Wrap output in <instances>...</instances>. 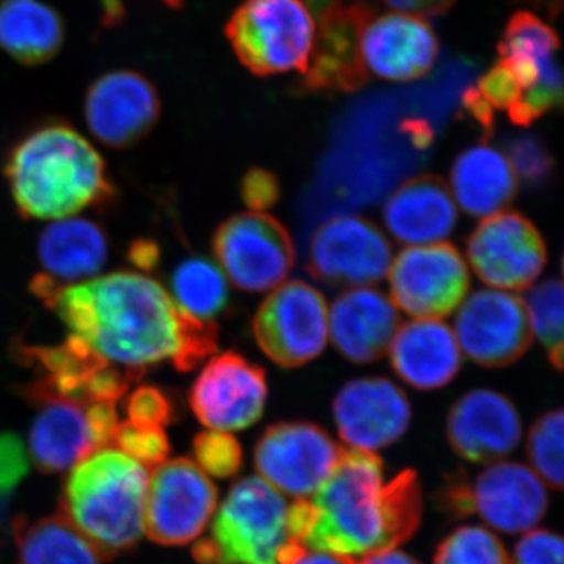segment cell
<instances>
[{
	"instance_id": "1",
	"label": "cell",
	"mask_w": 564,
	"mask_h": 564,
	"mask_svg": "<svg viewBox=\"0 0 564 564\" xmlns=\"http://www.w3.org/2000/svg\"><path fill=\"white\" fill-rule=\"evenodd\" d=\"M43 303L58 314L70 336L140 378L162 362L191 372L218 348L217 325L184 313L144 274L118 272L57 285Z\"/></svg>"
},
{
	"instance_id": "2",
	"label": "cell",
	"mask_w": 564,
	"mask_h": 564,
	"mask_svg": "<svg viewBox=\"0 0 564 564\" xmlns=\"http://www.w3.org/2000/svg\"><path fill=\"white\" fill-rule=\"evenodd\" d=\"M421 519L417 474L403 470L384 485L380 456L356 448H343L313 500L289 505L292 540L347 564L406 543Z\"/></svg>"
},
{
	"instance_id": "3",
	"label": "cell",
	"mask_w": 564,
	"mask_h": 564,
	"mask_svg": "<svg viewBox=\"0 0 564 564\" xmlns=\"http://www.w3.org/2000/svg\"><path fill=\"white\" fill-rule=\"evenodd\" d=\"M6 176L18 210L33 220H62L113 199L104 159L63 122L24 137L10 152Z\"/></svg>"
},
{
	"instance_id": "4",
	"label": "cell",
	"mask_w": 564,
	"mask_h": 564,
	"mask_svg": "<svg viewBox=\"0 0 564 564\" xmlns=\"http://www.w3.org/2000/svg\"><path fill=\"white\" fill-rule=\"evenodd\" d=\"M148 473L117 448L104 447L70 469L63 486V518L111 560L131 551L144 533Z\"/></svg>"
},
{
	"instance_id": "5",
	"label": "cell",
	"mask_w": 564,
	"mask_h": 564,
	"mask_svg": "<svg viewBox=\"0 0 564 564\" xmlns=\"http://www.w3.org/2000/svg\"><path fill=\"white\" fill-rule=\"evenodd\" d=\"M291 541L282 494L262 478L247 477L232 486L193 556L198 564H280L281 551Z\"/></svg>"
},
{
	"instance_id": "6",
	"label": "cell",
	"mask_w": 564,
	"mask_h": 564,
	"mask_svg": "<svg viewBox=\"0 0 564 564\" xmlns=\"http://www.w3.org/2000/svg\"><path fill=\"white\" fill-rule=\"evenodd\" d=\"M226 35L239 61L258 76L304 74L315 21L304 0H247L226 25Z\"/></svg>"
},
{
	"instance_id": "7",
	"label": "cell",
	"mask_w": 564,
	"mask_h": 564,
	"mask_svg": "<svg viewBox=\"0 0 564 564\" xmlns=\"http://www.w3.org/2000/svg\"><path fill=\"white\" fill-rule=\"evenodd\" d=\"M214 252L223 272L245 292L272 291L295 263L291 234L272 215L245 212L221 223Z\"/></svg>"
},
{
	"instance_id": "8",
	"label": "cell",
	"mask_w": 564,
	"mask_h": 564,
	"mask_svg": "<svg viewBox=\"0 0 564 564\" xmlns=\"http://www.w3.org/2000/svg\"><path fill=\"white\" fill-rule=\"evenodd\" d=\"M252 334L278 366H304L328 343V306L322 293L307 282H282L252 318Z\"/></svg>"
},
{
	"instance_id": "9",
	"label": "cell",
	"mask_w": 564,
	"mask_h": 564,
	"mask_svg": "<svg viewBox=\"0 0 564 564\" xmlns=\"http://www.w3.org/2000/svg\"><path fill=\"white\" fill-rule=\"evenodd\" d=\"M444 505L452 514L475 513L494 529L514 534L540 524L547 511V492L524 464L497 463L478 474L474 484L451 485Z\"/></svg>"
},
{
	"instance_id": "10",
	"label": "cell",
	"mask_w": 564,
	"mask_h": 564,
	"mask_svg": "<svg viewBox=\"0 0 564 564\" xmlns=\"http://www.w3.org/2000/svg\"><path fill=\"white\" fill-rule=\"evenodd\" d=\"M218 491L192 459L163 462L151 475L143 529L154 543L184 545L196 540L217 508Z\"/></svg>"
},
{
	"instance_id": "11",
	"label": "cell",
	"mask_w": 564,
	"mask_h": 564,
	"mask_svg": "<svg viewBox=\"0 0 564 564\" xmlns=\"http://www.w3.org/2000/svg\"><path fill=\"white\" fill-rule=\"evenodd\" d=\"M499 57L521 93V101L508 111L516 124H530L562 104L558 39L540 18L514 14L503 33Z\"/></svg>"
},
{
	"instance_id": "12",
	"label": "cell",
	"mask_w": 564,
	"mask_h": 564,
	"mask_svg": "<svg viewBox=\"0 0 564 564\" xmlns=\"http://www.w3.org/2000/svg\"><path fill=\"white\" fill-rule=\"evenodd\" d=\"M314 11L313 54L302 87L351 91L367 80L361 58L364 29L375 17L370 0H310Z\"/></svg>"
},
{
	"instance_id": "13",
	"label": "cell",
	"mask_w": 564,
	"mask_h": 564,
	"mask_svg": "<svg viewBox=\"0 0 564 564\" xmlns=\"http://www.w3.org/2000/svg\"><path fill=\"white\" fill-rule=\"evenodd\" d=\"M397 310L414 318H441L458 310L470 288L466 259L451 243L408 247L389 269Z\"/></svg>"
},
{
	"instance_id": "14",
	"label": "cell",
	"mask_w": 564,
	"mask_h": 564,
	"mask_svg": "<svg viewBox=\"0 0 564 564\" xmlns=\"http://www.w3.org/2000/svg\"><path fill=\"white\" fill-rule=\"evenodd\" d=\"M343 448L315 423L281 422L262 433L254 448L256 470L278 492L314 496L332 475Z\"/></svg>"
},
{
	"instance_id": "15",
	"label": "cell",
	"mask_w": 564,
	"mask_h": 564,
	"mask_svg": "<svg viewBox=\"0 0 564 564\" xmlns=\"http://www.w3.org/2000/svg\"><path fill=\"white\" fill-rule=\"evenodd\" d=\"M467 259L477 276L491 289L530 288L547 261L536 226L518 212H499L484 218L467 240Z\"/></svg>"
},
{
	"instance_id": "16",
	"label": "cell",
	"mask_w": 564,
	"mask_h": 564,
	"mask_svg": "<svg viewBox=\"0 0 564 564\" xmlns=\"http://www.w3.org/2000/svg\"><path fill=\"white\" fill-rule=\"evenodd\" d=\"M392 259L391 243L375 223L337 215L315 231L307 269L326 284L364 288L383 280Z\"/></svg>"
},
{
	"instance_id": "17",
	"label": "cell",
	"mask_w": 564,
	"mask_h": 564,
	"mask_svg": "<svg viewBox=\"0 0 564 564\" xmlns=\"http://www.w3.org/2000/svg\"><path fill=\"white\" fill-rule=\"evenodd\" d=\"M454 334L459 350L484 367L518 361L532 344L524 300L499 289L470 293L458 306Z\"/></svg>"
},
{
	"instance_id": "18",
	"label": "cell",
	"mask_w": 564,
	"mask_h": 564,
	"mask_svg": "<svg viewBox=\"0 0 564 564\" xmlns=\"http://www.w3.org/2000/svg\"><path fill=\"white\" fill-rule=\"evenodd\" d=\"M269 386L261 367L234 351L215 356L193 383L188 402L203 425L239 432L254 425L265 410Z\"/></svg>"
},
{
	"instance_id": "19",
	"label": "cell",
	"mask_w": 564,
	"mask_h": 564,
	"mask_svg": "<svg viewBox=\"0 0 564 564\" xmlns=\"http://www.w3.org/2000/svg\"><path fill=\"white\" fill-rule=\"evenodd\" d=\"M88 129L106 147L124 150L158 124L161 98L147 77L133 70L104 74L85 96Z\"/></svg>"
},
{
	"instance_id": "20",
	"label": "cell",
	"mask_w": 564,
	"mask_h": 564,
	"mask_svg": "<svg viewBox=\"0 0 564 564\" xmlns=\"http://www.w3.org/2000/svg\"><path fill=\"white\" fill-rule=\"evenodd\" d=\"M333 413L340 440L356 451L388 447L403 436L411 422L406 393L381 377L345 384L334 399Z\"/></svg>"
},
{
	"instance_id": "21",
	"label": "cell",
	"mask_w": 564,
	"mask_h": 564,
	"mask_svg": "<svg viewBox=\"0 0 564 564\" xmlns=\"http://www.w3.org/2000/svg\"><path fill=\"white\" fill-rule=\"evenodd\" d=\"M447 437L455 454L466 462H499L518 447L522 422L514 404L502 393L475 389L452 408Z\"/></svg>"
},
{
	"instance_id": "22",
	"label": "cell",
	"mask_w": 564,
	"mask_h": 564,
	"mask_svg": "<svg viewBox=\"0 0 564 564\" xmlns=\"http://www.w3.org/2000/svg\"><path fill=\"white\" fill-rule=\"evenodd\" d=\"M437 52L440 44L425 18L393 11L373 17L364 29V68L381 79H419L433 68Z\"/></svg>"
},
{
	"instance_id": "23",
	"label": "cell",
	"mask_w": 564,
	"mask_h": 564,
	"mask_svg": "<svg viewBox=\"0 0 564 564\" xmlns=\"http://www.w3.org/2000/svg\"><path fill=\"white\" fill-rule=\"evenodd\" d=\"M399 326V310L391 296L369 285L340 293L328 310V337L355 364L383 358Z\"/></svg>"
},
{
	"instance_id": "24",
	"label": "cell",
	"mask_w": 564,
	"mask_h": 564,
	"mask_svg": "<svg viewBox=\"0 0 564 564\" xmlns=\"http://www.w3.org/2000/svg\"><path fill=\"white\" fill-rule=\"evenodd\" d=\"M24 397L39 408L29 445L33 463L41 473H66L98 451L88 429L87 403L51 395L29 384Z\"/></svg>"
},
{
	"instance_id": "25",
	"label": "cell",
	"mask_w": 564,
	"mask_h": 564,
	"mask_svg": "<svg viewBox=\"0 0 564 564\" xmlns=\"http://www.w3.org/2000/svg\"><path fill=\"white\" fill-rule=\"evenodd\" d=\"M388 351L395 373L419 391L444 388L462 367L454 329L440 318H414L400 325Z\"/></svg>"
},
{
	"instance_id": "26",
	"label": "cell",
	"mask_w": 564,
	"mask_h": 564,
	"mask_svg": "<svg viewBox=\"0 0 564 564\" xmlns=\"http://www.w3.org/2000/svg\"><path fill=\"white\" fill-rule=\"evenodd\" d=\"M386 228L408 247L443 243L458 223V207L443 180L414 177L400 185L386 202Z\"/></svg>"
},
{
	"instance_id": "27",
	"label": "cell",
	"mask_w": 564,
	"mask_h": 564,
	"mask_svg": "<svg viewBox=\"0 0 564 564\" xmlns=\"http://www.w3.org/2000/svg\"><path fill=\"white\" fill-rule=\"evenodd\" d=\"M451 185L456 206L470 217L488 218L513 202L518 176L503 152L478 144L456 158Z\"/></svg>"
},
{
	"instance_id": "28",
	"label": "cell",
	"mask_w": 564,
	"mask_h": 564,
	"mask_svg": "<svg viewBox=\"0 0 564 564\" xmlns=\"http://www.w3.org/2000/svg\"><path fill=\"white\" fill-rule=\"evenodd\" d=\"M109 242L95 221L85 218L54 220L41 232L39 259L44 276L62 285L88 280L106 265Z\"/></svg>"
},
{
	"instance_id": "29",
	"label": "cell",
	"mask_w": 564,
	"mask_h": 564,
	"mask_svg": "<svg viewBox=\"0 0 564 564\" xmlns=\"http://www.w3.org/2000/svg\"><path fill=\"white\" fill-rule=\"evenodd\" d=\"M61 14L41 0L0 2V50L22 65H41L61 51Z\"/></svg>"
},
{
	"instance_id": "30",
	"label": "cell",
	"mask_w": 564,
	"mask_h": 564,
	"mask_svg": "<svg viewBox=\"0 0 564 564\" xmlns=\"http://www.w3.org/2000/svg\"><path fill=\"white\" fill-rule=\"evenodd\" d=\"M20 564H101L90 541L62 514L13 522Z\"/></svg>"
},
{
	"instance_id": "31",
	"label": "cell",
	"mask_w": 564,
	"mask_h": 564,
	"mask_svg": "<svg viewBox=\"0 0 564 564\" xmlns=\"http://www.w3.org/2000/svg\"><path fill=\"white\" fill-rule=\"evenodd\" d=\"M174 302L184 313L214 322L228 307L229 285L217 263L206 258L185 259L172 276Z\"/></svg>"
},
{
	"instance_id": "32",
	"label": "cell",
	"mask_w": 564,
	"mask_h": 564,
	"mask_svg": "<svg viewBox=\"0 0 564 564\" xmlns=\"http://www.w3.org/2000/svg\"><path fill=\"white\" fill-rule=\"evenodd\" d=\"M527 318L532 334L547 348L556 369L563 364V284L560 280L541 282L525 296Z\"/></svg>"
},
{
	"instance_id": "33",
	"label": "cell",
	"mask_w": 564,
	"mask_h": 564,
	"mask_svg": "<svg viewBox=\"0 0 564 564\" xmlns=\"http://www.w3.org/2000/svg\"><path fill=\"white\" fill-rule=\"evenodd\" d=\"M527 455L532 470L554 491L563 489V411L555 410L538 419L530 430Z\"/></svg>"
},
{
	"instance_id": "34",
	"label": "cell",
	"mask_w": 564,
	"mask_h": 564,
	"mask_svg": "<svg viewBox=\"0 0 564 564\" xmlns=\"http://www.w3.org/2000/svg\"><path fill=\"white\" fill-rule=\"evenodd\" d=\"M434 564H510L496 534L484 527H462L437 547Z\"/></svg>"
},
{
	"instance_id": "35",
	"label": "cell",
	"mask_w": 564,
	"mask_h": 564,
	"mask_svg": "<svg viewBox=\"0 0 564 564\" xmlns=\"http://www.w3.org/2000/svg\"><path fill=\"white\" fill-rule=\"evenodd\" d=\"M193 451L199 469L212 477H234L242 467V445L231 433L210 430L196 434Z\"/></svg>"
},
{
	"instance_id": "36",
	"label": "cell",
	"mask_w": 564,
	"mask_h": 564,
	"mask_svg": "<svg viewBox=\"0 0 564 564\" xmlns=\"http://www.w3.org/2000/svg\"><path fill=\"white\" fill-rule=\"evenodd\" d=\"M111 444L143 466H159L172 451L163 429H141L131 422L118 423Z\"/></svg>"
},
{
	"instance_id": "37",
	"label": "cell",
	"mask_w": 564,
	"mask_h": 564,
	"mask_svg": "<svg viewBox=\"0 0 564 564\" xmlns=\"http://www.w3.org/2000/svg\"><path fill=\"white\" fill-rule=\"evenodd\" d=\"M126 414L132 425L141 429H163L173 422L174 406L162 389L140 386L129 395Z\"/></svg>"
},
{
	"instance_id": "38",
	"label": "cell",
	"mask_w": 564,
	"mask_h": 564,
	"mask_svg": "<svg viewBox=\"0 0 564 564\" xmlns=\"http://www.w3.org/2000/svg\"><path fill=\"white\" fill-rule=\"evenodd\" d=\"M28 473L29 456L21 437L14 433L0 434V505L9 502Z\"/></svg>"
},
{
	"instance_id": "39",
	"label": "cell",
	"mask_w": 564,
	"mask_h": 564,
	"mask_svg": "<svg viewBox=\"0 0 564 564\" xmlns=\"http://www.w3.org/2000/svg\"><path fill=\"white\" fill-rule=\"evenodd\" d=\"M511 166L516 176L529 184H541L552 174V159L540 141L524 137L516 140L511 147Z\"/></svg>"
},
{
	"instance_id": "40",
	"label": "cell",
	"mask_w": 564,
	"mask_h": 564,
	"mask_svg": "<svg viewBox=\"0 0 564 564\" xmlns=\"http://www.w3.org/2000/svg\"><path fill=\"white\" fill-rule=\"evenodd\" d=\"M510 564H563V540L547 530L527 533L514 547Z\"/></svg>"
},
{
	"instance_id": "41",
	"label": "cell",
	"mask_w": 564,
	"mask_h": 564,
	"mask_svg": "<svg viewBox=\"0 0 564 564\" xmlns=\"http://www.w3.org/2000/svg\"><path fill=\"white\" fill-rule=\"evenodd\" d=\"M240 195L251 212L272 209L280 202L281 185L269 170L252 169L245 174L240 184Z\"/></svg>"
},
{
	"instance_id": "42",
	"label": "cell",
	"mask_w": 564,
	"mask_h": 564,
	"mask_svg": "<svg viewBox=\"0 0 564 564\" xmlns=\"http://www.w3.org/2000/svg\"><path fill=\"white\" fill-rule=\"evenodd\" d=\"M88 429H90L93 443L96 448H104L111 444L113 434L117 432L118 415L115 410V403H88L87 410Z\"/></svg>"
},
{
	"instance_id": "43",
	"label": "cell",
	"mask_w": 564,
	"mask_h": 564,
	"mask_svg": "<svg viewBox=\"0 0 564 564\" xmlns=\"http://www.w3.org/2000/svg\"><path fill=\"white\" fill-rule=\"evenodd\" d=\"M454 2L455 0H386L393 10L421 18L444 13Z\"/></svg>"
},
{
	"instance_id": "44",
	"label": "cell",
	"mask_w": 564,
	"mask_h": 564,
	"mask_svg": "<svg viewBox=\"0 0 564 564\" xmlns=\"http://www.w3.org/2000/svg\"><path fill=\"white\" fill-rule=\"evenodd\" d=\"M129 261L139 269L150 272L161 261V250L152 240H135L129 248Z\"/></svg>"
},
{
	"instance_id": "45",
	"label": "cell",
	"mask_w": 564,
	"mask_h": 564,
	"mask_svg": "<svg viewBox=\"0 0 564 564\" xmlns=\"http://www.w3.org/2000/svg\"><path fill=\"white\" fill-rule=\"evenodd\" d=\"M351 564H421L411 558L410 555L403 554L399 551H386L380 554H373L366 556V558L359 560V562Z\"/></svg>"
},
{
	"instance_id": "46",
	"label": "cell",
	"mask_w": 564,
	"mask_h": 564,
	"mask_svg": "<svg viewBox=\"0 0 564 564\" xmlns=\"http://www.w3.org/2000/svg\"><path fill=\"white\" fill-rule=\"evenodd\" d=\"M289 564H347L343 560L336 558V556L323 554V552L310 551L304 549L302 554L296 556L293 562Z\"/></svg>"
},
{
	"instance_id": "47",
	"label": "cell",
	"mask_w": 564,
	"mask_h": 564,
	"mask_svg": "<svg viewBox=\"0 0 564 564\" xmlns=\"http://www.w3.org/2000/svg\"><path fill=\"white\" fill-rule=\"evenodd\" d=\"M104 22L115 25L124 17V0H101Z\"/></svg>"
},
{
	"instance_id": "48",
	"label": "cell",
	"mask_w": 564,
	"mask_h": 564,
	"mask_svg": "<svg viewBox=\"0 0 564 564\" xmlns=\"http://www.w3.org/2000/svg\"><path fill=\"white\" fill-rule=\"evenodd\" d=\"M166 3H170V6L177 7L182 2V0H165Z\"/></svg>"
}]
</instances>
